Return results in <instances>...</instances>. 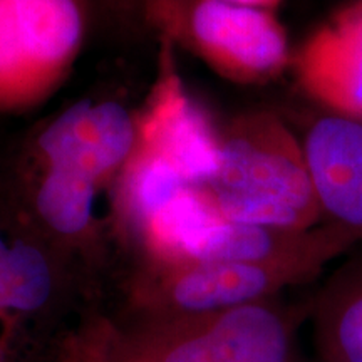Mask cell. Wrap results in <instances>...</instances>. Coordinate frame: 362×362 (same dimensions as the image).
Instances as JSON below:
<instances>
[{
	"label": "cell",
	"instance_id": "12",
	"mask_svg": "<svg viewBox=\"0 0 362 362\" xmlns=\"http://www.w3.org/2000/svg\"><path fill=\"white\" fill-rule=\"evenodd\" d=\"M112 344L131 362H225L205 314L112 317Z\"/></svg>",
	"mask_w": 362,
	"mask_h": 362
},
{
	"label": "cell",
	"instance_id": "9",
	"mask_svg": "<svg viewBox=\"0 0 362 362\" xmlns=\"http://www.w3.org/2000/svg\"><path fill=\"white\" fill-rule=\"evenodd\" d=\"M293 129L304 148L322 223L362 243V121L322 110L302 111Z\"/></svg>",
	"mask_w": 362,
	"mask_h": 362
},
{
	"label": "cell",
	"instance_id": "11",
	"mask_svg": "<svg viewBox=\"0 0 362 362\" xmlns=\"http://www.w3.org/2000/svg\"><path fill=\"white\" fill-rule=\"evenodd\" d=\"M309 310L277 296L205 315L225 362H304L297 325Z\"/></svg>",
	"mask_w": 362,
	"mask_h": 362
},
{
	"label": "cell",
	"instance_id": "2",
	"mask_svg": "<svg viewBox=\"0 0 362 362\" xmlns=\"http://www.w3.org/2000/svg\"><path fill=\"white\" fill-rule=\"evenodd\" d=\"M200 189L221 220L310 230L322 223L300 138L279 112L255 110L220 126V166Z\"/></svg>",
	"mask_w": 362,
	"mask_h": 362
},
{
	"label": "cell",
	"instance_id": "16",
	"mask_svg": "<svg viewBox=\"0 0 362 362\" xmlns=\"http://www.w3.org/2000/svg\"><path fill=\"white\" fill-rule=\"evenodd\" d=\"M223 2L237 4V6H245V7H253V8H262V11H270L274 12L282 0H223Z\"/></svg>",
	"mask_w": 362,
	"mask_h": 362
},
{
	"label": "cell",
	"instance_id": "17",
	"mask_svg": "<svg viewBox=\"0 0 362 362\" xmlns=\"http://www.w3.org/2000/svg\"><path fill=\"white\" fill-rule=\"evenodd\" d=\"M59 362H61V357H59Z\"/></svg>",
	"mask_w": 362,
	"mask_h": 362
},
{
	"label": "cell",
	"instance_id": "8",
	"mask_svg": "<svg viewBox=\"0 0 362 362\" xmlns=\"http://www.w3.org/2000/svg\"><path fill=\"white\" fill-rule=\"evenodd\" d=\"M156 74L141 106L134 107L136 144L202 187L220 166V126L197 101L176 64V49L158 39Z\"/></svg>",
	"mask_w": 362,
	"mask_h": 362
},
{
	"label": "cell",
	"instance_id": "15",
	"mask_svg": "<svg viewBox=\"0 0 362 362\" xmlns=\"http://www.w3.org/2000/svg\"><path fill=\"white\" fill-rule=\"evenodd\" d=\"M107 16L126 25H139L144 0H93Z\"/></svg>",
	"mask_w": 362,
	"mask_h": 362
},
{
	"label": "cell",
	"instance_id": "10",
	"mask_svg": "<svg viewBox=\"0 0 362 362\" xmlns=\"http://www.w3.org/2000/svg\"><path fill=\"white\" fill-rule=\"evenodd\" d=\"M291 69L320 110L362 121V0L307 35L293 51Z\"/></svg>",
	"mask_w": 362,
	"mask_h": 362
},
{
	"label": "cell",
	"instance_id": "13",
	"mask_svg": "<svg viewBox=\"0 0 362 362\" xmlns=\"http://www.w3.org/2000/svg\"><path fill=\"white\" fill-rule=\"evenodd\" d=\"M309 314L320 362H362V259L324 284Z\"/></svg>",
	"mask_w": 362,
	"mask_h": 362
},
{
	"label": "cell",
	"instance_id": "1",
	"mask_svg": "<svg viewBox=\"0 0 362 362\" xmlns=\"http://www.w3.org/2000/svg\"><path fill=\"white\" fill-rule=\"evenodd\" d=\"M103 291L0 188V362H59Z\"/></svg>",
	"mask_w": 362,
	"mask_h": 362
},
{
	"label": "cell",
	"instance_id": "7",
	"mask_svg": "<svg viewBox=\"0 0 362 362\" xmlns=\"http://www.w3.org/2000/svg\"><path fill=\"white\" fill-rule=\"evenodd\" d=\"M134 144V110L112 98H84L39 121L11 148L111 193Z\"/></svg>",
	"mask_w": 362,
	"mask_h": 362
},
{
	"label": "cell",
	"instance_id": "6",
	"mask_svg": "<svg viewBox=\"0 0 362 362\" xmlns=\"http://www.w3.org/2000/svg\"><path fill=\"white\" fill-rule=\"evenodd\" d=\"M0 188L103 291L117 252L111 216L101 210L103 194L111 193L71 171L29 160L11 146L0 155Z\"/></svg>",
	"mask_w": 362,
	"mask_h": 362
},
{
	"label": "cell",
	"instance_id": "3",
	"mask_svg": "<svg viewBox=\"0 0 362 362\" xmlns=\"http://www.w3.org/2000/svg\"><path fill=\"white\" fill-rule=\"evenodd\" d=\"M139 25L235 84H267L292 66L287 33L270 11L223 0H144Z\"/></svg>",
	"mask_w": 362,
	"mask_h": 362
},
{
	"label": "cell",
	"instance_id": "5",
	"mask_svg": "<svg viewBox=\"0 0 362 362\" xmlns=\"http://www.w3.org/2000/svg\"><path fill=\"white\" fill-rule=\"evenodd\" d=\"M320 272V267L309 264H131L119 284L121 315L210 314L277 297L285 288L310 282Z\"/></svg>",
	"mask_w": 362,
	"mask_h": 362
},
{
	"label": "cell",
	"instance_id": "14",
	"mask_svg": "<svg viewBox=\"0 0 362 362\" xmlns=\"http://www.w3.org/2000/svg\"><path fill=\"white\" fill-rule=\"evenodd\" d=\"M61 362H131L115 351L112 319L94 307L67 339Z\"/></svg>",
	"mask_w": 362,
	"mask_h": 362
},
{
	"label": "cell",
	"instance_id": "4",
	"mask_svg": "<svg viewBox=\"0 0 362 362\" xmlns=\"http://www.w3.org/2000/svg\"><path fill=\"white\" fill-rule=\"evenodd\" d=\"M89 0H0V115L33 111L74 69Z\"/></svg>",
	"mask_w": 362,
	"mask_h": 362
}]
</instances>
